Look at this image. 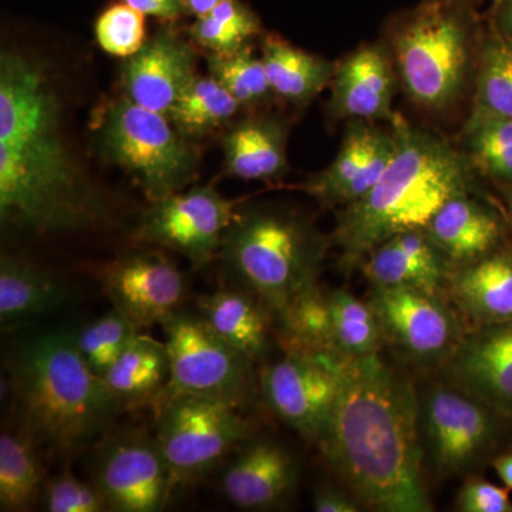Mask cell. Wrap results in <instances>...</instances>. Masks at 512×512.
<instances>
[{"mask_svg": "<svg viewBox=\"0 0 512 512\" xmlns=\"http://www.w3.org/2000/svg\"><path fill=\"white\" fill-rule=\"evenodd\" d=\"M342 362L285 350L282 359L262 366L259 392L278 419L318 446L338 400Z\"/></svg>", "mask_w": 512, "mask_h": 512, "instance_id": "obj_13", "label": "cell"}, {"mask_svg": "<svg viewBox=\"0 0 512 512\" xmlns=\"http://www.w3.org/2000/svg\"><path fill=\"white\" fill-rule=\"evenodd\" d=\"M99 279L113 308L138 330L161 325L180 309L187 285L181 269L163 252H131L107 262Z\"/></svg>", "mask_w": 512, "mask_h": 512, "instance_id": "obj_15", "label": "cell"}, {"mask_svg": "<svg viewBox=\"0 0 512 512\" xmlns=\"http://www.w3.org/2000/svg\"><path fill=\"white\" fill-rule=\"evenodd\" d=\"M188 33L192 42L208 53L232 55L261 35L262 23L241 0H222L210 13L197 18Z\"/></svg>", "mask_w": 512, "mask_h": 512, "instance_id": "obj_34", "label": "cell"}, {"mask_svg": "<svg viewBox=\"0 0 512 512\" xmlns=\"http://www.w3.org/2000/svg\"><path fill=\"white\" fill-rule=\"evenodd\" d=\"M329 110L335 119L392 120L396 77L377 46H362L336 64Z\"/></svg>", "mask_w": 512, "mask_h": 512, "instance_id": "obj_21", "label": "cell"}, {"mask_svg": "<svg viewBox=\"0 0 512 512\" xmlns=\"http://www.w3.org/2000/svg\"><path fill=\"white\" fill-rule=\"evenodd\" d=\"M157 439L174 484L207 476L252 436L251 421L231 404L197 394L157 400Z\"/></svg>", "mask_w": 512, "mask_h": 512, "instance_id": "obj_10", "label": "cell"}, {"mask_svg": "<svg viewBox=\"0 0 512 512\" xmlns=\"http://www.w3.org/2000/svg\"><path fill=\"white\" fill-rule=\"evenodd\" d=\"M313 510L318 512H359L363 505L348 488L322 483L313 491Z\"/></svg>", "mask_w": 512, "mask_h": 512, "instance_id": "obj_41", "label": "cell"}, {"mask_svg": "<svg viewBox=\"0 0 512 512\" xmlns=\"http://www.w3.org/2000/svg\"><path fill=\"white\" fill-rule=\"evenodd\" d=\"M92 483L110 511L163 510L174 487L157 436L146 430L114 431L101 441L92 460Z\"/></svg>", "mask_w": 512, "mask_h": 512, "instance_id": "obj_12", "label": "cell"}, {"mask_svg": "<svg viewBox=\"0 0 512 512\" xmlns=\"http://www.w3.org/2000/svg\"><path fill=\"white\" fill-rule=\"evenodd\" d=\"M69 286L49 269L19 258L0 259V320L3 325L55 312L69 303Z\"/></svg>", "mask_w": 512, "mask_h": 512, "instance_id": "obj_26", "label": "cell"}, {"mask_svg": "<svg viewBox=\"0 0 512 512\" xmlns=\"http://www.w3.org/2000/svg\"><path fill=\"white\" fill-rule=\"evenodd\" d=\"M170 356V380L163 396L197 394L231 404L245 412L256 402V363L225 342L200 313H173L163 323Z\"/></svg>", "mask_w": 512, "mask_h": 512, "instance_id": "obj_8", "label": "cell"}, {"mask_svg": "<svg viewBox=\"0 0 512 512\" xmlns=\"http://www.w3.org/2000/svg\"><path fill=\"white\" fill-rule=\"evenodd\" d=\"M464 136L474 171L504 187L512 184V119L470 116Z\"/></svg>", "mask_w": 512, "mask_h": 512, "instance_id": "obj_35", "label": "cell"}, {"mask_svg": "<svg viewBox=\"0 0 512 512\" xmlns=\"http://www.w3.org/2000/svg\"><path fill=\"white\" fill-rule=\"evenodd\" d=\"M505 214H507L508 227H510V235L512 239V184L505 185L504 191ZM512 247V245H511Z\"/></svg>", "mask_w": 512, "mask_h": 512, "instance_id": "obj_46", "label": "cell"}, {"mask_svg": "<svg viewBox=\"0 0 512 512\" xmlns=\"http://www.w3.org/2000/svg\"><path fill=\"white\" fill-rule=\"evenodd\" d=\"M359 268L372 288H414L444 293L451 266L424 229L393 235L377 245Z\"/></svg>", "mask_w": 512, "mask_h": 512, "instance_id": "obj_22", "label": "cell"}, {"mask_svg": "<svg viewBox=\"0 0 512 512\" xmlns=\"http://www.w3.org/2000/svg\"><path fill=\"white\" fill-rule=\"evenodd\" d=\"M103 380L124 410L156 404L170 380L167 345L138 332Z\"/></svg>", "mask_w": 512, "mask_h": 512, "instance_id": "obj_27", "label": "cell"}, {"mask_svg": "<svg viewBox=\"0 0 512 512\" xmlns=\"http://www.w3.org/2000/svg\"><path fill=\"white\" fill-rule=\"evenodd\" d=\"M8 369L6 392L18 431L52 456H76L124 412L69 330L25 340L10 356Z\"/></svg>", "mask_w": 512, "mask_h": 512, "instance_id": "obj_4", "label": "cell"}, {"mask_svg": "<svg viewBox=\"0 0 512 512\" xmlns=\"http://www.w3.org/2000/svg\"><path fill=\"white\" fill-rule=\"evenodd\" d=\"M46 511L49 512H101L109 510L96 485L62 471L47 481L43 490Z\"/></svg>", "mask_w": 512, "mask_h": 512, "instance_id": "obj_39", "label": "cell"}, {"mask_svg": "<svg viewBox=\"0 0 512 512\" xmlns=\"http://www.w3.org/2000/svg\"><path fill=\"white\" fill-rule=\"evenodd\" d=\"M237 208L238 201L228 200L211 184L175 192L151 202L141 217L136 239L178 252L201 268L220 252Z\"/></svg>", "mask_w": 512, "mask_h": 512, "instance_id": "obj_14", "label": "cell"}, {"mask_svg": "<svg viewBox=\"0 0 512 512\" xmlns=\"http://www.w3.org/2000/svg\"><path fill=\"white\" fill-rule=\"evenodd\" d=\"M329 239L303 212L288 205H241L218 256L235 286L254 293L275 322L295 299L319 285Z\"/></svg>", "mask_w": 512, "mask_h": 512, "instance_id": "obj_5", "label": "cell"}, {"mask_svg": "<svg viewBox=\"0 0 512 512\" xmlns=\"http://www.w3.org/2000/svg\"><path fill=\"white\" fill-rule=\"evenodd\" d=\"M59 87L46 63L20 50L0 56V220L28 234L109 224L111 204L76 153Z\"/></svg>", "mask_w": 512, "mask_h": 512, "instance_id": "obj_1", "label": "cell"}, {"mask_svg": "<svg viewBox=\"0 0 512 512\" xmlns=\"http://www.w3.org/2000/svg\"><path fill=\"white\" fill-rule=\"evenodd\" d=\"M456 510L461 512H512L510 490L484 478L467 476L457 494Z\"/></svg>", "mask_w": 512, "mask_h": 512, "instance_id": "obj_40", "label": "cell"}, {"mask_svg": "<svg viewBox=\"0 0 512 512\" xmlns=\"http://www.w3.org/2000/svg\"><path fill=\"white\" fill-rule=\"evenodd\" d=\"M424 2H429V0H424Z\"/></svg>", "mask_w": 512, "mask_h": 512, "instance_id": "obj_47", "label": "cell"}, {"mask_svg": "<svg viewBox=\"0 0 512 512\" xmlns=\"http://www.w3.org/2000/svg\"><path fill=\"white\" fill-rule=\"evenodd\" d=\"M138 332L123 313L113 308L76 333L77 348L90 369L104 377Z\"/></svg>", "mask_w": 512, "mask_h": 512, "instance_id": "obj_37", "label": "cell"}, {"mask_svg": "<svg viewBox=\"0 0 512 512\" xmlns=\"http://www.w3.org/2000/svg\"><path fill=\"white\" fill-rule=\"evenodd\" d=\"M289 126L278 116L247 117L222 136L225 173L248 181H275L288 171Z\"/></svg>", "mask_w": 512, "mask_h": 512, "instance_id": "obj_24", "label": "cell"}, {"mask_svg": "<svg viewBox=\"0 0 512 512\" xmlns=\"http://www.w3.org/2000/svg\"><path fill=\"white\" fill-rule=\"evenodd\" d=\"M333 346L340 360L380 355L386 346L382 323L369 301H362L349 289L330 291Z\"/></svg>", "mask_w": 512, "mask_h": 512, "instance_id": "obj_32", "label": "cell"}, {"mask_svg": "<svg viewBox=\"0 0 512 512\" xmlns=\"http://www.w3.org/2000/svg\"><path fill=\"white\" fill-rule=\"evenodd\" d=\"M299 483L295 456L269 437H249L239 444L221 476L225 498L245 511L278 510L291 503Z\"/></svg>", "mask_w": 512, "mask_h": 512, "instance_id": "obj_17", "label": "cell"}, {"mask_svg": "<svg viewBox=\"0 0 512 512\" xmlns=\"http://www.w3.org/2000/svg\"><path fill=\"white\" fill-rule=\"evenodd\" d=\"M497 28L512 40V0H495Z\"/></svg>", "mask_w": 512, "mask_h": 512, "instance_id": "obj_43", "label": "cell"}, {"mask_svg": "<svg viewBox=\"0 0 512 512\" xmlns=\"http://www.w3.org/2000/svg\"><path fill=\"white\" fill-rule=\"evenodd\" d=\"M468 0H429L399 23L393 35L397 70L410 99L444 110L463 92L473 45Z\"/></svg>", "mask_w": 512, "mask_h": 512, "instance_id": "obj_6", "label": "cell"}, {"mask_svg": "<svg viewBox=\"0 0 512 512\" xmlns=\"http://www.w3.org/2000/svg\"><path fill=\"white\" fill-rule=\"evenodd\" d=\"M394 151L393 130H380L372 121L353 120L333 163L309 178L302 190L323 207H348L375 187Z\"/></svg>", "mask_w": 512, "mask_h": 512, "instance_id": "obj_16", "label": "cell"}, {"mask_svg": "<svg viewBox=\"0 0 512 512\" xmlns=\"http://www.w3.org/2000/svg\"><path fill=\"white\" fill-rule=\"evenodd\" d=\"M262 63L275 96L305 107L332 83L336 64L306 53L279 36L262 42Z\"/></svg>", "mask_w": 512, "mask_h": 512, "instance_id": "obj_28", "label": "cell"}, {"mask_svg": "<svg viewBox=\"0 0 512 512\" xmlns=\"http://www.w3.org/2000/svg\"><path fill=\"white\" fill-rule=\"evenodd\" d=\"M444 295L468 328L512 320V247L451 269Z\"/></svg>", "mask_w": 512, "mask_h": 512, "instance_id": "obj_23", "label": "cell"}, {"mask_svg": "<svg viewBox=\"0 0 512 512\" xmlns=\"http://www.w3.org/2000/svg\"><path fill=\"white\" fill-rule=\"evenodd\" d=\"M39 448L20 431L0 436V510L29 511L45 490Z\"/></svg>", "mask_w": 512, "mask_h": 512, "instance_id": "obj_30", "label": "cell"}, {"mask_svg": "<svg viewBox=\"0 0 512 512\" xmlns=\"http://www.w3.org/2000/svg\"><path fill=\"white\" fill-rule=\"evenodd\" d=\"M471 116L512 119V40L498 28L481 49Z\"/></svg>", "mask_w": 512, "mask_h": 512, "instance_id": "obj_33", "label": "cell"}, {"mask_svg": "<svg viewBox=\"0 0 512 512\" xmlns=\"http://www.w3.org/2000/svg\"><path fill=\"white\" fill-rule=\"evenodd\" d=\"M443 367L447 382L512 421V320L468 328Z\"/></svg>", "mask_w": 512, "mask_h": 512, "instance_id": "obj_18", "label": "cell"}, {"mask_svg": "<svg viewBox=\"0 0 512 512\" xmlns=\"http://www.w3.org/2000/svg\"><path fill=\"white\" fill-rule=\"evenodd\" d=\"M382 323L386 345L417 366H444L468 326L444 293L372 288L367 299Z\"/></svg>", "mask_w": 512, "mask_h": 512, "instance_id": "obj_11", "label": "cell"}, {"mask_svg": "<svg viewBox=\"0 0 512 512\" xmlns=\"http://www.w3.org/2000/svg\"><path fill=\"white\" fill-rule=\"evenodd\" d=\"M208 74L214 77L242 107H255L275 96L266 77L261 57L252 55L251 47L232 55L207 56Z\"/></svg>", "mask_w": 512, "mask_h": 512, "instance_id": "obj_36", "label": "cell"}, {"mask_svg": "<svg viewBox=\"0 0 512 512\" xmlns=\"http://www.w3.org/2000/svg\"><path fill=\"white\" fill-rule=\"evenodd\" d=\"M419 419L424 461L440 478L471 476L493 461L512 423L447 380L419 394Z\"/></svg>", "mask_w": 512, "mask_h": 512, "instance_id": "obj_9", "label": "cell"}, {"mask_svg": "<svg viewBox=\"0 0 512 512\" xmlns=\"http://www.w3.org/2000/svg\"><path fill=\"white\" fill-rule=\"evenodd\" d=\"M195 64L194 49L168 23L148 39L136 55L127 57L121 69L124 96L138 106L167 116L197 76Z\"/></svg>", "mask_w": 512, "mask_h": 512, "instance_id": "obj_19", "label": "cell"}, {"mask_svg": "<svg viewBox=\"0 0 512 512\" xmlns=\"http://www.w3.org/2000/svg\"><path fill=\"white\" fill-rule=\"evenodd\" d=\"M197 309L218 336L255 363L271 352L274 315L254 293L238 286L218 289L200 296Z\"/></svg>", "mask_w": 512, "mask_h": 512, "instance_id": "obj_25", "label": "cell"}, {"mask_svg": "<svg viewBox=\"0 0 512 512\" xmlns=\"http://www.w3.org/2000/svg\"><path fill=\"white\" fill-rule=\"evenodd\" d=\"M97 151L133 178L151 202L194 183L200 153L165 114L127 99L110 101L93 127Z\"/></svg>", "mask_w": 512, "mask_h": 512, "instance_id": "obj_7", "label": "cell"}, {"mask_svg": "<svg viewBox=\"0 0 512 512\" xmlns=\"http://www.w3.org/2000/svg\"><path fill=\"white\" fill-rule=\"evenodd\" d=\"M279 340L288 352L340 360L333 346L330 291L316 285L303 293L276 320Z\"/></svg>", "mask_w": 512, "mask_h": 512, "instance_id": "obj_29", "label": "cell"}, {"mask_svg": "<svg viewBox=\"0 0 512 512\" xmlns=\"http://www.w3.org/2000/svg\"><path fill=\"white\" fill-rule=\"evenodd\" d=\"M220 2H222V0H181L185 13H187V15L190 13V15L197 16V18H201V16L210 13Z\"/></svg>", "mask_w": 512, "mask_h": 512, "instance_id": "obj_45", "label": "cell"}, {"mask_svg": "<svg viewBox=\"0 0 512 512\" xmlns=\"http://www.w3.org/2000/svg\"><path fill=\"white\" fill-rule=\"evenodd\" d=\"M424 231L454 269L504 248L510 227L505 211L468 191L448 200Z\"/></svg>", "mask_w": 512, "mask_h": 512, "instance_id": "obj_20", "label": "cell"}, {"mask_svg": "<svg viewBox=\"0 0 512 512\" xmlns=\"http://www.w3.org/2000/svg\"><path fill=\"white\" fill-rule=\"evenodd\" d=\"M131 8L144 16H153L165 23H174L183 18L185 9L181 0H124Z\"/></svg>", "mask_w": 512, "mask_h": 512, "instance_id": "obj_42", "label": "cell"}, {"mask_svg": "<svg viewBox=\"0 0 512 512\" xmlns=\"http://www.w3.org/2000/svg\"><path fill=\"white\" fill-rule=\"evenodd\" d=\"M342 383L318 447L363 507L433 511L424 483L419 394L380 355L343 360Z\"/></svg>", "mask_w": 512, "mask_h": 512, "instance_id": "obj_2", "label": "cell"}, {"mask_svg": "<svg viewBox=\"0 0 512 512\" xmlns=\"http://www.w3.org/2000/svg\"><path fill=\"white\" fill-rule=\"evenodd\" d=\"M96 40L109 55L131 57L147 42L144 15L126 2L114 3L96 22Z\"/></svg>", "mask_w": 512, "mask_h": 512, "instance_id": "obj_38", "label": "cell"}, {"mask_svg": "<svg viewBox=\"0 0 512 512\" xmlns=\"http://www.w3.org/2000/svg\"><path fill=\"white\" fill-rule=\"evenodd\" d=\"M396 151L380 180L365 197L340 208L332 241L346 272L402 232L426 229L451 198L474 191V168L466 153L447 140L394 114Z\"/></svg>", "mask_w": 512, "mask_h": 512, "instance_id": "obj_3", "label": "cell"}, {"mask_svg": "<svg viewBox=\"0 0 512 512\" xmlns=\"http://www.w3.org/2000/svg\"><path fill=\"white\" fill-rule=\"evenodd\" d=\"M241 107L214 77L197 74L167 117L184 137L194 141L231 124Z\"/></svg>", "mask_w": 512, "mask_h": 512, "instance_id": "obj_31", "label": "cell"}, {"mask_svg": "<svg viewBox=\"0 0 512 512\" xmlns=\"http://www.w3.org/2000/svg\"><path fill=\"white\" fill-rule=\"evenodd\" d=\"M498 477L501 478L505 487L512 490V450L497 454L491 461Z\"/></svg>", "mask_w": 512, "mask_h": 512, "instance_id": "obj_44", "label": "cell"}]
</instances>
